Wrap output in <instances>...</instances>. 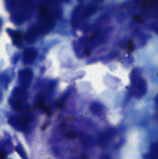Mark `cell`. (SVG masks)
<instances>
[{
	"label": "cell",
	"mask_w": 158,
	"mask_h": 159,
	"mask_svg": "<svg viewBox=\"0 0 158 159\" xmlns=\"http://www.w3.org/2000/svg\"><path fill=\"white\" fill-rule=\"evenodd\" d=\"M37 53L36 50L33 48H28L24 52L23 60L26 64L32 63L36 59Z\"/></svg>",
	"instance_id": "obj_1"
},
{
	"label": "cell",
	"mask_w": 158,
	"mask_h": 159,
	"mask_svg": "<svg viewBox=\"0 0 158 159\" xmlns=\"http://www.w3.org/2000/svg\"><path fill=\"white\" fill-rule=\"evenodd\" d=\"M31 77V73L29 71L26 70L22 72L20 75V81L23 85L27 86L30 82Z\"/></svg>",
	"instance_id": "obj_2"
},
{
	"label": "cell",
	"mask_w": 158,
	"mask_h": 159,
	"mask_svg": "<svg viewBox=\"0 0 158 159\" xmlns=\"http://www.w3.org/2000/svg\"><path fill=\"white\" fill-rule=\"evenodd\" d=\"M133 43L132 42H130V43H129V49L130 50H133Z\"/></svg>",
	"instance_id": "obj_3"
}]
</instances>
